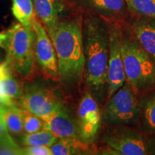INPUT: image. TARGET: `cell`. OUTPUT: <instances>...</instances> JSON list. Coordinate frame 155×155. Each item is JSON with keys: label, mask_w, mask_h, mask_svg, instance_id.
<instances>
[{"label": "cell", "mask_w": 155, "mask_h": 155, "mask_svg": "<svg viewBox=\"0 0 155 155\" xmlns=\"http://www.w3.org/2000/svg\"><path fill=\"white\" fill-rule=\"evenodd\" d=\"M85 55L83 81L97 102L108 98L109 38L106 19L96 15H83Z\"/></svg>", "instance_id": "cell-1"}, {"label": "cell", "mask_w": 155, "mask_h": 155, "mask_svg": "<svg viewBox=\"0 0 155 155\" xmlns=\"http://www.w3.org/2000/svg\"><path fill=\"white\" fill-rule=\"evenodd\" d=\"M47 32L57 54L59 82L66 89L75 88L83 81L84 77L83 15L60 19Z\"/></svg>", "instance_id": "cell-2"}, {"label": "cell", "mask_w": 155, "mask_h": 155, "mask_svg": "<svg viewBox=\"0 0 155 155\" xmlns=\"http://www.w3.org/2000/svg\"><path fill=\"white\" fill-rule=\"evenodd\" d=\"M35 34L33 29L15 23L0 32V49L5 53L6 62L22 79L30 81L35 71Z\"/></svg>", "instance_id": "cell-3"}, {"label": "cell", "mask_w": 155, "mask_h": 155, "mask_svg": "<svg viewBox=\"0 0 155 155\" xmlns=\"http://www.w3.org/2000/svg\"><path fill=\"white\" fill-rule=\"evenodd\" d=\"M121 55L126 80L137 92L144 93L155 87V63L135 37L122 27Z\"/></svg>", "instance_id": "cell-4"}, {"label": "cell", "mask_w": 155, "mask_h": 155, "mask_svg": "<svg viewBox=\"0 0 155 155\" xmlns=\"http://www.w3.org/2000/svg\"><path fill=\"white\" fill-rule=\"evenodd\" d=\"M133 87L126 81L119 90L108 98L101 111L102 123L108 126L139 125L140 98Z\"/></svg>", "instance_id": "cell-5"}, {"label": "cell", "mask_w": 155, "mask_h": 155, "mask_svg": "<svg viewBox=\"0 0 155 155\" xmlns=\"http://www.w3.org/2000/svg\"><path fill=\"white\" fill-rule=\"evenodd\" d=\"M102 141L116 155H146V137L128 126H109L104 133Z\"/></svg>", "instance_id": "cell-6"}, {"label": "cell", "mask_w": 155, "mask_h": 155, "mask_svg": "<svg viewBox=\"0 0 155 155\" xmlns=\"http://www.w3.org/2000/svg\"><path fill=\"white\" fill-rule=\"evenodd\" d=\"M17 104L40 118L66 108L53 91L37 83L25 86L24 94Z\"/></svg>", "instance_id": "cell-7"}, {"label": "cell", "mask_w": 155, "mask_h": 155, "mask_svg": "<svg viewBox=\"0 0 155 155\" xmlns=\"http://www.w3.org/2000/svg\"><path fill=\"white\" fill-rule=\"evenodd\" d=\"M109 38L108 68V98L115 94L126 81L121 55L122 26L121 22L106 20ZM107 98V99H108Z\"/></svg>", "instance_id": "cell-8"}, {"label": "cell", "mask_w": 155, "mask_h": 155, "mask_svg": "<svg viewBox=\"0 0 155 155\" xmlns=\"http://www.w3.org/2000/svg\"><path fill=\"white\" fill-rule=\"evenodd\" d=\"M35 34V55L36 64L47 79L59 82L57 54L52 40L40 21L35 17L32 25Z\"/></svg>", "instance_id": "cell-9"}, {"label": "cell", "mask_w": 155, "mask_h": 155, "mask_svg": "<svg viewBox=\"0 0 155 155\" xmlns=\"http://www.w3.org/2000/svg\"><path fill=\"white\" fill-rule=\"evenodd\" d=\"M75 119L81 141L92 145L100 131L102 119L98 103L88 91L79 102Z\"/></svg>", "instance_id": "cell-10"}, {"label": "cell", "mask_w": 155, "mask_h": 155, "mask_svg": "<svg viewBox=\"0 0 155 155\" xmlns=\"http://www.w3.org/2000/svg\"><path fill=\"white\" fill-rule=\"evenodd\" d=\"M66 4L79 14L96 15L106 20L121 22L129 13L125 0H66Z\"/></svg>", "instance_id": "cell-11"}, {"label": "cell", "mask_w": 155, "mask_h": 155, "mask_svg": "<svg viewBox=\"0 0 155 155\" xmlns=\"http://www.w3.org/2000/svg\"><path fill=\"white\" fill-rule=\"evenodd\" d=\"M45 128L51 131L58 138L80 139L75 118H73L65 108L61 111L42 117Z\"/></svg>", "instance_id": "cell-12"}, {"label": "cell", "mask_w": 155, "mask_h": 155, "mask_svg": "<svg viewBox=\"0 0 155 155\" xmlns=\"http://www.w3.org/2000/svg\"><path fill=\"white\" fill-rule=\"evenodd\" d=\"M131 27L134 36L155 63V19L138 16Z\"/></svg>", "instance_id": "cell-13"}, {"label": "cell", "mask_w": 155, "mask_h": 155, "mask_svg": "<svg viewBox=\"0 0 155 155\" xmlns=\"http://www.w3.org/2000/svg\"><path fill=\"white\" fill-rule=\"evenodd\" d=\"M35 14L48 31L55 26L61 19L60 15L65 6L58 0H32Z\"/></svg>", "instance_id": "cell-14"}, {"label": "cell", "mask_w": 155, "mask_h": 155, "mask_svg": "<svg viewBox=\"0 0 155 155\" xmlns=\"http://www.w3.org/2000/svg\"><path fill=\"white\" fill-rule=\"evenodd\" d=\"M140 98L141 131L147 135H155V87L144 92Z\"/></svg>", "instance_id": "cell-15"}, {"label": "cell", "mask_w": 155, "mask_h": 155, "mask_svg": "<svg viewBox=\"0 0 155 155\" xmlns=\"http://www.w3.org/2000/svg\"><path fill=\"white\" fill-rule=\"evenodd\" d=\"M15 72L6 61L0 64V93L15 100L24 94V84L15 77Z\"/></svg>", "instance_id": "cell-16"}, {"label": "cell", "mask_w": 155, "mask_h": 155, "mask_svg": "<svg viewBox=\"0 0 155 155\" xmlns=\"http://www.w3.org/2000/svg\"><path fill=\"white\" fill-rule=\"evenodd\" d=\"M91 145L75 138L62 137L50 147L53 155H74L91 154Z\"/></svg>", "instance_id": "cell-17"}, {"label": "cell", "mask_w": 155, "mask_h": 155, "mask_svg": "<svg viewBox=\"0 0 155 155\" xmlns=\"http://www.w3.org/2000/svg\"><path fill=\"white\" fill-rule=\"evenodd\" d=\"M6 125L11 134L19 135L24 131L23 109L17 104L12 106L2 105Z\"/></svg>", "instance_id": "cell-18"}, {"label": "cell", "mask_w": 155, "mask_h": 155, "mask_svg": "<svg viewBox=\"0 0 155 155\" xmlns=\"http://www.w3.org/2000/svg\"><path fill=\"white\" fill-rule=\"evenodd\" d=\"M12 12L18 22L26 28H32L35 17L32 0H12Z\"/></svg>", "instance_id": "cell-19"}, {"label": "cell", "mask_w": 155, "mask_h": 155, "mask_svg": "<svg viewBox=\"0 0 155 155\" xmlns=\"http://www.w3.org/2000/svg\"><path fill=\"white\" fill-rule=\"evenodd\" d=\"M57 137L45 128L38 132L23 134L21 141L25 147L46 146L50 147L57 141Z\"/></svg>", "instance_id": "cell-20"}, {"label": "cell", "mask_w": 155, "mask_h": 155, "mask_svg": "<svg viewBox=\"0 0 155 155\" xmlns=\"http://www.w3.org/2000/svg\"><path fill=\"white\" fill-rule=\"evenodd\" d=\"M129 12L155 19V0H125Z\"/></svg>", "instance_id": "cell-21"}, {"label": "cell", "mask_w": 155, "mask_h": 155, "mask_svg": "<svg viewBox=\"0 0 155 155\" xmlns=\"http://www.w3.org/2000/svg\"><path fill=\"white\" fill-rule=\"evenodd\" d=\"M0 145L11 149V150L17 151L19 153V155L21 154V148L14 140V139L12 137L11 134L9 133L6 125L1 104H0Z\"/></svg>", "instance_id": "cell-22"}, {"label": "cell", "mask_w": 155, "mask_h": 155, "mask_svg": "<svg viewBox=\"0 0 155 155\" xmlns=\"http://www.w3.org/2000/svg\"><path fill=\"white\" fill-rule=\"evenodd\" d=\"M23 109V108H22ZM24 113V132L31 134L38 132L45 129V123L41 118L23 109Z\"/></svg>", "instance_id": "cell-23"}, {"label": "cell", "mask_w": 155, "mask_h": 155, "mask_svg": "<svg viewBox=\"0 0 155 155\" xmlns=\"http://www.w3.org/2000/svg\"><path fill=\"white\" fill-rule=\"evenodd\" d=\"M21 155H53L51 149L46 146H31L21 148Z\"/></svg>", "instance_id": "cell-24"}, {"label": "cell", "mask_w": 155, "mask_h": 155, "mask_svg": "<svg viewBox=\"0 0 155 155\" xmlns=\"http://www.w3.org/2000/svg\"><path fill=\"white\" fill-rule=\"evenodd\" d=\"M147 154L155 155V135L146 136Z\"/></svg>", "instance_id": "cell-25"}, {"label": "cell", "mask_w": 155, "mask_h": 155, "mask_svg": "<svg viewBox=\"0 0 155 155\" xmlns=\"http://www.w3.org/2000/svg\"><path fill=\"white\" fill-rule=\"evenodd\" d=\"M16 104L13 98L8 97L0 93V104L4 106H12Z\"/></svg>", "instance_id": "cell-26"}, {"label": "cell", "mask_w": 155, "mask_h": 155, "mask_svg": "<svg viewBox=\"0 0 155 155\" xmlns=\"http://www.w3.org/2000/svg\"><path fill=\"white\" fill-rule=\"evenodd\" d=\"M58 1L59 2L63 4V5H67V4H66V0H58Z\"/></svg>", "instance_id": "cell-27"}]
</instances>
